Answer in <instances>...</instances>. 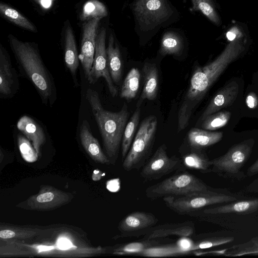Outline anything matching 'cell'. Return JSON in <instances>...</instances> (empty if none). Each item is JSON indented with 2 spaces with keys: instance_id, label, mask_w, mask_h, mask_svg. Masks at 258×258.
Masks as SVG:
<instances>
[{
  "instance_id": "cell-22",
  "label": "cell",
  "mask_w": 258,
  "mask_h": 258,
  "mask_svg": "<svg viewBox=\"0 0 258 258\" xmlns=\"http://www.w3.org/2000/svg\"><path fill=\"white\" fill-rule=\"evenodd\" d=\"M106 53L110 75L113 83L118 84L122 79L123 62L119 44L112 33L109 35Z\"/></svg>"
},
{
  "instance_id": "cell-1",
  "label": "cell",
  "mask_w": 258,
  "mask_h": 258,
  "mask_svg": "<svg viewBox=\"0 0 258 258\" xmlns=\"http://www.w3.org/2000/svg\"><path fill=\"white\" fill-rule=\"evenodd\" d=\"M9 44L21 75L35 87L42 102L52 106L57 99L53 77L45 65L37 45L8 36Z\"/></svg>"
},
{
  "instance_id": "cell-31",
  "label": "cell",
  "mask_w": 258,
  "mask_h": 258,
  "mask_svg": "<svg viewBox=\"0 0 258 258\" xmlns=\"http://www.w3.org/2000/svg\"><path fill=\"white\" fill-rule=\"evenodd\" d=\"M0 13L6 19L26 30L36 32L34 25L24 16L8 5L1 3Z\"/></svg>"
},
{
  "instance_id": "cell-38",
  "label": "cell",
  "mask_w": 258,
  "mask_h": 258,
  "mask_svg": "<svg viewBox=\"0 0 258 258\" xmlns=\"http://www.w3.org/2000/svg\"><path fill=\"white\" fill-rule=\"evenodd\" d=\"M241 35L240 32L237 28H233L226 34L228 40L231 41L238 39V37Z\"/></svg>"
},
{
  "instance_id": "cell-13",
  "label": "cell",
  "mask_w": 258,
  "mask_h": 258,
  "mask_svg": "<svg viewBox=\"0 0 258 258\" xmlns=\"http://www.w3.org/2000/svg\"><path fill=\"white\" fill-rule=\"evenodd\" d=\"M20 83L17 71L9 53L0 44V97L11 98L18 92Z\"/></svg>"
},
{
  "instance_id": "cell-4",
  "label": "cell",
  "mask_w": 258,
  "mask_h": 258,
  "mask_svg": "<svg viewBox=\"0 0 258 258\" xmlns=\"http://www.w3.org/2000/svg\"><path fill=\"white\" fill-rule=\"evenodd\" d=\"M210 189L197 176L183 170L149 186L145 190V195L149 199L155 200L169 197L188 195Z\"/></svg>"
},
{
  "instance_id": "cell-33",
  "label": "cell",
  "mask_w": 258,
  "mask_h": 258,
  "mask_svg": "<svg viewBox=\"0 0 258 258\" xmlns=\"http://www.w3.org/2000/svg\"><path fill=\"white\" fill-rule=\"evenodd\" d=\"M231 117V113L224 111L215 112L207 117L201 123L203 129L214 131L225 125Z\"/></svg>"
},
{
  "instance_id": "cell-18",
  "label": "cell",
  "mask_w": 258,
  "mask_h": 258,
  "mask_svg": "<svg viewBox=\"0 0 258 258\" xmlns=\"http://www.w3.org/2000/svg\"><path fill=\"white\" fill-rule=\"evenodd\" d=\"M17 128L32 142L38 157L41 155V148L46 142L44 129L33 118L24 115L17 123Z\"/></svg>"
},
{
  "instance_id": "cell-9",
  "label": "cell",
  "mask_w": 258,
  "mask_h": 258,
  "mask_svg": "<svg viewBox=\"0 0 258 258\" xmlns=\"http://www.w3.org/2000/svg\"><path fill=\"white\" fill-rule=\"evenodd\" d=\"M72 194L64 192L50 185L42 186L39 192L17 207L36 211L53 210L70 203Z\"/></svg>"
},
{
  "instance_id": "cell-28",
  "label": "cell",
  "mask_w": 258,
  "mask_h": 258,
  "mask_svg": "<svg viewBox=\"0 0 258 258\" xmlns=\"http://www.w3.org/2000/svg\"><path fill=\"white\" fill-rule=\"evenodd\" d=\"M140 115V108L137 107L125 126L121 142L122 161L126 157L132 144L134 137L139 124Z\"/></svg>"
},
{
  "instance_id": "cell-10",
  "label": "cell",
  "mask_w": 258,
  "mask_h": 258,
  "mask_svg": "<svg viewBox=\"0 0 258 258\" xmlns=\"http://www.w3.org/2000/svg\"><path fill=\"white\" fill-rule=\"evenodd\" d=\"M106 36V29L102 27L98 32L96 39L93 65L87 81L90 84H94L100 78H103L110 94L113 97H115L117 95V89L114 84L108 70L105 46Z\"/></svg>"
},
{
  "instance_id": "cell-11",
  "label": "cell",
  "mask_w": 258,
  "mask_h": 258,
  "mask_svg": "<svg viewBox=\"0 0 258 258\" xmlns=\"http://www.w3.org/2000/svg\"><path fill=\"white\" fill-rule=\"evenodd\" d=\"M158 221L152 213L137 211L130 213L119 222L118 229L120 235L118 237H139L143 236Z\"/></svg>"
},
{
  "instance_id": "cell-19",
  "label": "cell",
  "mask_w": 258,
  "mask_h": 258,
  "mask_svg": "<svg viewBox=\"0 0 258 258\" xmlns=\"http://www.w3.org/2000/svg\"><path fill=\"white\" fill-rule=\"evenodd\" d=\"M187 45L184 33L178 29L169 28L162 34L159 53L162 56L171 55L179 57Z\"/></svg>"
},
{
  "instance_id": "cell-20",
  "label": "cell",
  "mask_w": 258,
  "mask_h": 258,
  "mask_svg": "<svg viewBox=\"0 0 258 258\" xmlns=\"http://www.w3.org/2000/svg\"><path fill=\"white\" fill-rule=\"evenodd\" d=\"M63 55L65 66L72 75L75 86L77 87L79 83L77 73L80 59L74 32L69 22L64 34Z\"/></svg>"
},
{
  "instance_id": "cell-32",
  "label": "cell",
  "mask_w": 258,
  "mask_h": 258,
  "mask_svg": "<svg viewBox=\"0 0 258 258\" xmlns=\"http://www.w3.org/2000/svg\"><path fill=\"white\" fill-rule=\"evenodd\" d=\"M107 15V9L104 4L98 0H89L83 7L80 20L85 22L94 18L101 19Z\"/></svg>"
},
{
  "instance_id": "cell-17",
  "label": "cell",
  "mask_w": 258,
  "mask_h": 258,
  "mask_svg": "<svg viewBox=\"0 0 258 258\" xmlns=\"http://www.w3.org/2000/svg\"><path fill=\"white\" fill-rule=\"evenodd\" d=\"M79 137L84 149L94 161L102 164H110L109 158L103 152L97 139L93 136L87 120H83L82 122Z\"/></svg>"
},
{
  "instance_id": "cell-6",
  "label": "cell",
  "mask_w": 258,
  "mask_h": 258,
  "mask_svg": "<svg viewBox=\"0 0 258 258\" xmlns=\"http://www.w3.org/2000/svg\"><path fill=\"white\" fill-rule=\"evenodd\" d=\"M237 196L213 189L195 192L190 195L169 197L163 199L166 206L179 215H188L210 206L229 203L237 201Z\"/></svg>"
},
{
  "instance_id": "cell-34",
  "label": "cell",
  "mask_w": 258,
  "mask_h": 258,
  "mask_svg": "<svg viewBox=\"0 0 258 258\" xmlns=\"http://www.w3.org/2000/svg\"><path fill=\"white\" fill-rule=\"evenodd\" d=\"M192 9L202 12L209 20L219 25L220 20L212 0H191Z\"/></svg>"
},
{
  "instance_id": "cell-14",
  "label": "cell",
  "mask_w": 258,
  "mask_h": 258,
  "mask_svg": "<svg viewBox=\"0 0 258 258\" xmlns=\"http://www.w3.org/2000/svg\"><path fill=\"white\" fill-rule=\"evenodd\" d=\"M232 202L222 205L202 209L189 213L187 215L199 220L214 215L224 214L246 215L258 210V199Z\"/></svg>"
},
{
  "instance_id": "cell-16",
  "label": "cell",
  "mask_w": 258,
  "mask_h": 258,
  "mask_svg": "<svg viewBox=\"0 0 258 258\" xmlns=\"http://www.w3.org/2000/svg\"><path fill=\"white\" fill-rule=\"evenodd\" d=\"M195 224L192 221L166 223L152 227L145 233L142 239L163 238L170 236L188 238L195 234Z\"/></svg>"
},
{
  "instance_id": "cell-36",
  "label": "cell",
  "mask_w": 258,
  "mask_h": 258,
  "mask_svg": "<svg viewBox=\"0 0 258 258\" xmlns=\"http://www.w3.org/2000/svg\"><path fill=\"white\" fill-rule=\"evenodd\" d=\"M248 254H258V239L239 246L235 250L227 253L226 255L236 256Z\"/></svg>"
},
{
  "instance_id": "cell-15",
  "label": "cell",
  "mask_w": 258,
  "mask_h": 258,
  "mask_svg": "<svg viewBox=\"0 0 258 258\" xmlns=\"http://www.w3.org/2000/svg\"><path fill=\"white\" fill-rule=\"evenodd\" d=\"M239 86L235 81L225 84L212 98L210 103L199 118L197 125L208 116L217 112L223 108L231 106L236 99Z\"/></svg>"
},
{
  "instance_id": "cell-5",
  "label": "cell",
  "mask_w": 258,
  "mask_h": 258,
  "mask_svg": "<svg viewBox=\"0 0 258 258\" xmlns=\"http://www.w3.org/2000/svg\"><path fill=\"white\" fill-rule=\"evenodd\" d=\"M157 123L155 115H150L142 121L130 150L122 161L124 170L126 171L139 170L149 159Z\"/></svg>"
},
{
  "instance_id": "cell-12",
  "label": "cell",
  "mask_w": 258,
  "mask_h": 258,
  "mask_svg": "<svg viewBox=\"0 0 258 258\" xmlns=\"http://www.w3.org/2000/svg\"><path fill=\"white\" fill-rule=\"evenodd\" d=\"M100 20V18L92 19L85 21L83 24L82 37L79 57L87 80L93 65L96 39Z\"/></svg>"
},
{
  "instance_id": "cell-39",
  "label": "cell",
  "mask_w": 258,
  "mask_h": 258,
  "mask_svg": "<svg viewBox=\"0 0 258 258\" xmlns=\"http://www.w3.org/2000/svg\"><path fill=\"white\" fill-rule=\"evenodd\" d=\"M246 173L248 176H252L258 174V158L248 167Z\"/></svg>"
},
{
  "instance_id": "cell-27",
  "label": "cell",
  "mask_w": 258,
  "mask_h": 258,
  "mask_svg": "<svg viewBox=\"0 0 258 258\" xmlns=\"http://www.w3.org/2000/svg\"><path fill=\"white\" fill-rule=\"evenodd\" d=\"M42 232L43 230L38 228L1 225L0 238L3 240L29 239L40 234Z\"/></svg>"
},
{
  "instance_id": "cell-40",
  "label": "cell",
  "mask_w": 258,
  "mask_h": 258,
  "mask_svg": "<svg viewBox=\"0 0 258 258\" xmlns=\"http://www.w3.org/2000/svg\"><path fill=\"white\" fill-rule=\"evenodd\" d=\"M247 191L258 194V178L254 179L246 188Z\"/></svg>"
},
{
  "instance_id": "cell-7",
  "label": "cell",
  "mask_w": 258,
  "mask_h": 258,
  "mask_svg": "<svg viewBox=\"0 0 258 258\" xmlns=\"http://www.w3.org/2000/svg\"><path fill=\"white\" fill-rule=\"evenodd\" d=\"M254 140L249 139L231 147L224 155L212 161L211 171L225 178L240 179L244 177L241 169L251 153Z\"/></svg>"
},
{
  "instance_id": "cell-26",
  "label": "cell",
  "mask_w": 258,
  "mask_h": 258,
  "mask_svg": "<svg viewBox=\"0 0 258 258\" xmlns=\"http://www.w3.org/2000/svg\"><path fill=\"white\" fill-rule=\"evenodd\" d=\"M37 254V248L27 246L16 239H1L0 256H28Z\"/></svg>"
},
{
  "instance_id": "cell-30",
  "label": "cell",
  "mask_w": 258,
  "mask_h": 258,
  "mask_svg": "<svg viewBox=\"0 0 258 258\" xmlns=\"http://www.w3.org/2000/svg\"><path fill=\"white\" fill-rule=\"evenodd\" d=\"M196 241H192L188 249L189 253L196 250L211 248L232 242L231 236H204L202 234L195 236Z\"/></svg>"
},
{
  "instance_id": "cell-24",
  "label": "cell",
  "mask_w": 258,
  "mask_h": 258,
  "mask_svg": "<svg viewBox=\"0 0 258 258\" xmlns=\"http://www.w3.org/2000/svg\"><path fill=\"white\" fill-rule=\"evenodd\" d=\"M223 137L222 132H211L194 127L187 135L189 147L202 150L219 142Z\"/></svg>"
},
{
  "instance_id": "cell-2",
  "label": "cell",
  "mask_w": 258,
  "mask_h": 258,
  "mask_svg": "<svg viewBox=\"0 0 258 258\" xmlns=\"http://www.w3.org/2000/svg\"><path fill=\"white\" fill-rule=\"evenodd\" d=\"M86 99L98 125L107 157L114 165L117 159L124 131L129 116L128 107L124 103L118 112H111L104 108L98 92L88 88Z\"/></svg>"
},
{
  "instance_id": "cell-41",
  "label": "cell",
  "mask_w": 258,
  "mask_h": 258,
  "mask_svg": "<svg viewBox=\"0 0 258 258\" xmlns=\"http://www.w3.org/2000/svg\"><path fill=\"white\" fill-rule=\"evenodd\" d=\"M39 2L43 8L47 9L51 6L52 0H39Z\"/></svg>"
},
{
  "instance_id": "cell-37",
  "label": "cell",
  "mask_w": 258,
  "mask_h": 258,
  "mask_svg": "<svg viewBox=\"0 0 258 258\" xmlns=\"http://www.w3.org/2000/svg\"><path fill=\"white\" fill-rule=\"evenodd\" d=\"M246 104L251 109L255 108L258 105V98L253 92L249 93L246 98Z\"/></svg>"
},
{
  "instance_id": "cell-21",
  "label": "cell",
  "mask_w": 258,
  "mask_h": 258,
  "mask_svg": "<svg viewBox=\"0 0 258 258\" xmlns=\"http://www.w3.org/2000/svg\"><path fill=\"white\" fill-rule=\"evenodd\" d=\"M143 72L144 86L137 107H140L145 100H155L158 91V71L155 63L146 62L143 68Z\"/></svg>"
},
{
  "instance_id": "cell-35",
  "label": "cell",
  "mask_w": 258,
  "mask_h": 258,
  "mask_svg": "<svg viewBox=\"0 0 258 258\" xmlns=\"http://www.w3.org/2000/svg\"><path fill=\"white\" fill-rule=\"evenodd\" d=\"M18 146L23 158L27 162H33L37 160L38 156L30 141L25 136H18Z\"/></svg>"
},
{
  "instance_id": "cell-23",
  "label": "cell",
  "mask_w": 258,
  "mask_h": 258,
  "mask_svg": "<svg viewBox=\"0 0 258 258\" xmlns=\"http://www.w3.org/2000/svg\"><path fill=\"white\" fill-rule=\"evenodd\" d=\"M180 159L185 169L196 170L203 173L212 172V161L202 150L189 147L187 152L181 153Z\"/></svg>"
},
{
  "instance_id": "cell-3",
  "label": "cell",
  "mask_w": 258,
  "mask_h": 258,
  "mask_svg": "<svg viewBox=\"0 0 258 258\" xmlns=\"http://www.w3.org/2000/svg\"><path fill=\"white\" fill-rule=\"evenodd\" d=\"M130 8L140 44H145L163 28L177 21L180 14L169 0H134Z\"/></svg>"
},
{
  "instance_id": "cell-25",
  "label": "cell",
  "mask_w": 258,
  "mask_h": 258,
  "mask_svg": "<svg viewBox=\"0 0 258 258\" xmlns=\"http://www.w3.org/2000/svg\"><path fill=\"white\" fill-rule=\"evenodd\" d=\"M173 240L167 238L142 239L141 241L115 245L113 254L138 255L144 250L162 244L171 243Z\"/></svg>"
},
{
  "instance_id": "cell-8",
  "label": "cell",
  "mask_w": 258,
  "mask_h": 258,
  "mask_svg": "<svg viewBox=\"0 0 258 258\" xmlns=\"http://www.w3.org/2000/svg\"><path fill=\"white\" fill-rule=\"evenodd\" d=\"M166 146H159L140 171L141 177L146 180H158L172 172L185 170L181 160L176 155L170 157Z\"/></svg>"
},
{
  "instance_id": "cell-29",
  "label": "cell",
  "mask_w": 258,
  "mask_h": 258,
  "mask_svg": "<svg viewBox=\"0 0 258 258\" xmlns=\"http://www.w3.org/2000/svg\"><path fill=\"white\" fill-rule=\"evenodd\" d=\"M141 73L137 68H132L126 76L122 84L120 96L132 100L137 95L140 84Z\"/></svg>"
}]
</instances>
